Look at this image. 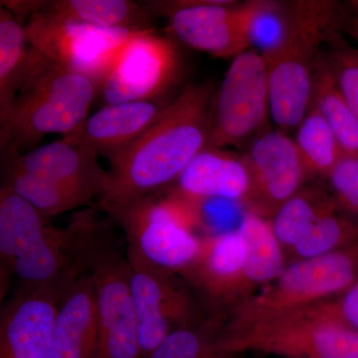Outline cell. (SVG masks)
I'll list each match as a JSON object with an SVG mask.
<instances>
[{
	"label": "cell",
	"instance_id": "1",
	"mask_svg": "<svg viewBox=\"0 0 358 358\" xmlns=\"http://www.w3.org/2000/svg\"><path fill=\"white\" fill-rule=\"evenodd\" d=\"M213 95L209 84L186 86L159 121L110 162L100 199L127 201L173 185L206 148Z\"/></svg>",
	"mask_w": 358,
	"mask_h": 358
},
{
	"label": "cell",
	"instance_id": "2",
	"mask_svg": "<svg viewBox=\"0 0 358 358\" xmlns=\"http://www.w3.org/2000/svg\"><path fill=\"white\" fill-rule=\"evenodd\" d=\"M282 9L281 36L260 53L267 68L271 119L286 131L298 128L310 109L320 46L341 36L345 11L331 1H296Z\"/></svg>",
	"mask_w": 358,
	"mask_h": 358
},
{
	"label": "cell",
	"instance_id": "3",
	"mask_svg": "<svg viewBox=\"0 0 358 358\" xmlns=\"http://www.w3.org/2000/svg\"><path fill=\"white\" fill-rule=\"evenodd\" d=\"M98 96L95 82L31 47L20 93L0 122V147L11 145L21 154L47 134L67 136L88 117Z\"/></svg>",
	"mask_w": 358,
	"mask_h": 358
},
{
	"label": "cell",
	"instance_id": "4",
	"mask_svg": "<svg viewBox=\"0 0 358 358\" xmlns=\"http://www.w3.org/2000/svg\"><path fill=\"white\" fill-rule=\"evenodd\" d=\"M100 207L126 233L127 257L164 272L180 274L195 260L202 238L199 205L164 189L127 201L100 199Z\"/></svg>",
	"mask_w": 358,
	"mask_h": 358
},
{
	"label": "cell",
	"instance_id": "5",
	"mask_svg": "<svg viewBox=\"0 0 358 358\" xmlns=\"http://www.w3.org/2000/svg\"><path fill=\"white\" fill-rule=\"evenodd\" d=\"M358 281V244L289 263L281 275L228 313L222 333L296 312L333 298Z\"/></svg>",
	"mask_w": 358,
	"mask_h": 358
},
{
	"label": "cell",
	"instance_id": "6",
	"mask_svg": "<svg viewBox=\"0 0 358 358\" xmlns=\"http://www.w3.org/2000/svg\"><path fill=\"white\" fill-rule=\"evenodd\" d=\"M92 214L82 239V261L91 275L98 315L96 358H143L138 343L129 264Z\"/></svg>",
	"mask_w": 358,
	"mask_h": 358
},
{
	"label": "cell",
	"instance_id": "7",
	"mask_svg": "<svg viewBox=\"0 0 358 358\" xmlns=\"http://www.w3.org/2000/svg\"><path fill=\"white\" fill-rule=\"evenodd\" d=\"M271 1L160 0L145 2L152 18L169 17V34L213 57H236L253 44L258 18Z\"/></svg>",
	"mask_w": 358,
	"mask_h": 358
},
{
	"label": "cell",
	"instance_id": "8",
	"mask_svg": "<svg viewBox=\"0 0 358 358\" xmlns=\"http://www.w3.org/2000/svg\"><path fill=\"white\" fill-rule=\"evenodd\" d=\"M224 350L281 358H358V331L306 310L217 336Z\"/></svg>",
	"mask_w": 358,
	"mask_h": 358
},
{
	"label": "cell",
	"instance_id": "9",
	"mask_svg": "<svg viewBox=\"0 0 358 358\" xmlns=\"http://www.w3.org/2000/svg\"><path fill=\"white\" fill-rule=\"evenodd\" d=\"M270 117L265 60L260 52L249 49L233 58L214 93L206 148L249 145L267 131Z\"/></svg>",
	"mask_w": 358,
	"mask_h": 358
},
{
	"label": "cell",
	"instance_id": "10",
	"mask_svg": "<svg viewBox=\"0 0 358 358\" xmlns=\"http://www.w3.org/2000/svg\"><path fill=\"white\" fill-rule=\"evenodd\" d=\"M270 222L287 265L358 244V223L319 185L303 186Z\"/></svg>",
	"mask_w": 358,
	"mask_h": 358
},
{
	"label": "cell",
	"instance_id": "11",
	"mask_svg": "<svg viewBox=\"0 0 358 358\" xmlns=\"http://www.w3.org/2000/svg\"><path fill=\"white\" fill-rule=\"evenodd\" d=\"M30 46L102 86L129 40L138 30L102 28L39 11L24 25Z\"/></svg>",
	"mask_w": 358,
	"mask_h": 358
},
{
	"label": "cell",
	"instance_id": "12",
	"mask_svg": "<svg viewBox=\"0 0 358 358\" xmlns=\"http://www.w3.org/2000/svg\"><path fill=\"white\" fill-rule=\"evenodd\" d=\"M128 261L138 343L148 358L174 329L199 327L201 308L176 274Z\"/></svg>",
	"mask_w": 358,
	"mask_h": 358
},
{
	"label": "cell",
	"instance_id": "13",
	"mask_svg": "<svg viewBox=\"0 0 358 358\" xmlns=\"http://www.w3.org/2000/svg\"><path fill=\"white\" fill-rule=\"evenodd\" d=\"M180 59L169 37L138 30L122 48L99 90L103 106L160 100L178 76Z\"/></svg>",
	"mask_w": 358,
	"mask_h": 358
},
{
	"label": "cell",
	"instance_id": "14",
	"mask_svg": "<svg viewBox=\"0 0 358 358\" xmlns=\"http://www.w3.org/2000/svg\"><path fill=\"white\" fill-rule=\"evenodd\" d=\"M242 157L250 185L241 205L267 220L300 192L308 178L296 143L279 129H268L257 136Z\"/></svg>",
	"mask_w": 358,
	"mask_h": 358
},
{
	"label": "cell",
	"instance_id": "15",
	"mask_svg": "<svg viewBox=\"0 0 358 358\" xmlns=\"http://www.w3.org/2000/svg\"><path fill=\"white\" fill-rule=\"evenodd\" d=\"M249 247L236 228L202 238L199 255L179 274L211 312L230 313L249 299L246 266Z\"/></svg>",
	"mask_w": 358,
	"mask_h": 358
},
{
	"label": "cell",
	"instance_id": "16",
	"mask_svg": "<svg viewBox=\"0 0 358 358\" xmlns=\"http://www.w3.org/2000/svg\"><path fill=\"white\" fill-rule=\"evenodd\" d=\"M65 289L20 288L2 308L0 358H53L54 324Z\"/></svg>",
	"mask_w": 358,
	"mask_h": 358
},
{
	"label": "cell",
	"instance_id": "17",
	"mask_svg": "<svg viewBox=\"0 0 358 358\" xmlns=\"http://www.w3.org/2000/svg\"><path fill=\"white\" fill-rule=\"evenodd\" d=\"M171 101L160 99L103 106L61 140L88 148L98 157L113 162L159 121Z\"/></svg>",
	"mask_w": 358,
	"mask_h": 358
},
{
	"label": "cell",
	"instance_id": "18",
	"mask_svg": "<svg viewBox=\"0 0 358 358\" xmlns=\"http://www.w3.org/2000/svg\"><path fill=\"white\" fill-rule=\"evenodd\" d=\"M98 157L90 148L63 140L25 155L15 150L16 162L26 173L76 190L91 199L101 196L108 179V171L99 164Z\"/></svg>",
	"mask_w": 358,
	"mask_h": 358
},
{
	"label": "cell",
	"instance_id": "19",
	"mask_svg": "<svg viewBox=\"0 0 358 358\" xmlns=\"http://www.w3.org/2000/svg\"><path fill=\"white\" fill-rule=\"evenodd\" d=\"M249 185L243 157L220 148H205L166 189L194 203L226 200L242 204Z\"/></svg>",
	"mask_w": 358,
	"mask_h": 358
},
{
	"label": "cell",
	"instance_id": "20",
	"mask_svg": "<svg viewBox=\"0 0 358 358\" xmlns=\"http://www.w3.org/2000/svg\"><path fill=\"white\" fill-rule=\"evenodd\" d=\"M99 346L95 291L84 272L61 294L53 333V358H96Z\"/></svg>",
	"mask_w": 358,
	"mask_h": 358
},
{
	"label": "cell",
	"instance_id": "21",
	"mask_svg": "<svg viewBox=\"0 0 358 358\" xmlns=\"http://www.w3.org/2000/svg\"><path fill=\"white\" fill-rule=\"evenodd\" d=\"M2 187L8 188L44 215L52 217L88 203L86 195L23 171L11 145H1Z\"/></svg>",
	"mask_w": 358,
	"mask_h": 358
},
{
	"label": "cell",
	"instance_id": "22",
	"mask_svg": "<svg viewBox=\"0 0 358 358\" xmlns=\"http://www.w3.org/2000/svg\"><path fill=\"white\" fill-rule=\"evenodd\" d=\"M47 217L6 187L0 189V259L6 270L46 234Z\"/></svg>",
	"mask_w": 358,
	"mask_h": 358
},
{
	"label": "cell",
	"instance_id": "23",
	"mask_svg": "<svg viewBox=\"0 0 358 358\" xmlns=\"http://www.w3.org/2000/svg\"><path fill=\"white\" fill-rule=\"evenodd\" d=\"M40 11L102 28L145 29L152 20L143 4L131 0H50L43 2Z\"/></svg>",
	"mask_w": 358,
	"mask_h": 358
},
{
	"label": "cell",
	"instance_id": "24",
	"mask_svg": "<svg viewBox=\"0 0 358 358\" xmlns=\"http://www.w3.org/2000/svg\"><path fill=\"white\" fill-rule=\"evenodd\" d=\"M312 106L331 127L343 155L358 157V119L341 95L326 56L320 52L313 68Z\"/></svg>",
	"mask_w": 358,
	"mask_h": 358
},
{
	"label": "cell",
	"instance_id": "25",
	"mask_svg": "<svg viewBox=\"0 0 358 358\" xmlns=\"http://www.w3.org/2000/svg\"><path fill=\"white\" fill-rule=\"evenodd\" d=\"M30 50L24 25L0 6V122L6 119L20 93Z\"/></svg>",
	"mask_w": 358,
	"mask_h": 358
},
{
	"label": "cell",
	"instance_id": "26",
	"mask_svg": "<svg viewBox=\"0 0 358 358\" xmlns=\"http://www.w3.org/2000/svg\"><path fill=\"white\" fill-rule=\"evenodd\" d=\"M296 129L294 141L308 178L327 179L343 155L331 127L319 110L310 106Z\"/></svg>",
	"mask_w": 358,
	"mask_h": 358
},
{
	"label": "cell",
	"instance_id": "27",
	"mask_svg": "<svg viewBox=\"0 0 358 358\" xmlns=\"http://www.w3.org/2000/svg\"><path fill=\"white\" fill-rule=\"evenodd\" d=\"M200 327L174 329L148 358H235Z\"/></svg>",
	"mask_w": 358,
	"mask_h": 358
},
{
	"label": "cell",
	"instance_id": "28",
	"mask_svg": "<svg viewBox=\"0 0 358 358\" xmlns=\"http://www.w3.org/2000/svg\"><path fill=\"white\" fill-rule=\"evenodd\" d=\"M329 44L327 62L341 95L358 119V48L346 43L343 36Z\"/></svg>",
	"mask_w": 358,
	"mask_h": 358
},
{
	"label": "cell",
	"instance_id": "29",
	"mask_svg": "<svg viewBox=\"0 0 358 358\" xmlns=\"http://www.w3.org/2000/svg\"><path fill=\"white\" fill-rule=\"evenodd\" d=\"M326 180L341 211L358 223V157L343 155Z\"/></svg>",
	"mask_w": 358,
	"mask_h": 358
},
{
	"label": "cell",
	"instance_id": "30",
	"mask_svg": "<svg viewBox=\"0 0 358 358\" xmlns=\"http://www.w3.org/2000/svg\"><path fill=\"white\" fill-rule=\"evenodd\" d=\"M301 310L358 331V281L338 296Z\"/></svg>",
	"mask_w": 358,
	"mask_h": 358
},
{
	"label": "cell",
	"instance_id": "31",
	"mask_svg": "<svg viewBox=\"0 0 358 358\" xmlns=\"http://www.w3.org/2000/svg\"><path fill=\"white\" fill-rule=\"evenodd\" d=\"M43 0H2L1 6L13 14L20 22L28 18L29 20L35 13H39L43 6Z\"/></svg>",
	"mask_w": 358,
	"mask_h": 358
},
{
	"label": "cell",
	"instance_id": "32",
	"mask_svg": "<svg viewBox=\"0 0 358 358\" xmlns=\"http://www.w3.org/2000/svg\"><path fill=\"white\" fill-rule=\"evenodd\" d=\"M341 30H343V32L346 33V34L350 35L358 44V17L357 16L352 15V13H348L345 11Z\"/></svg>",
	"mask_w": 358,
	"mask_h": 358
},
{
	"label": "cell",
	"instance_id": "33",
	"mask_svg": "<svg viewBox=\"0 0 358 358\" xmlns=\"http://www.w3.org/2000/svg\"><path fill=\"white\" fill-rule=\"evenodd\" d=\"M348 6L350 7L352 15L358 17V0H353V1L348 2Z\"/></svg>",
	"mask_w": 358,
	"mask_h": 358
}]
</instances>
